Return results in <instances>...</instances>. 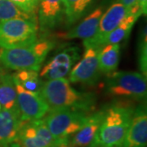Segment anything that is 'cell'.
<instances>
[{"instance_id": "obj_1", "label": "cell", "mask_w": 147, "mask_h": 147, "mask_svg": "<svg viewBox=\"0 0 147 147\" xmlns=\"http://www.w3.org/2000/svg\"><path fill=\"white\" fill-rule=\"evenodd\" d=\"M39 94L47 103L49 111L70 109L87 114L94 109L96 100L94 93L77 91L65 78L43 83Z\"/></svg>"}, {"instance_id": "obj_2", "label": "cell", "mask_w": 147, "mask_h": 147, "mask_svg": "<svg viewBox=\"0 0 147 147\" xmlns=\"http://www.w3.org/2000/svg\"><path fill=\"white\" fill-rule=\"evenodd\" d=\"M135 108L127 101H117L103 109V118L94 141L88 147H119L123 143Z\"/></svg>"}, {"instance_id": "obj_3", "label": "cell", "mask_w": 147, "mask_h": 147, "mask_svg": "<svg viewBox=\"0 0 147 147\" xmlns=\"http://www.w3.org/2000/svg\"><path fill=\"white\" fill-rule=\"evenodd\" d=\"M55 44L56 42L52 40L42 39L28 47L0 48V64L16 71L21 69L38 71Z\"/></svg>"}, {"instance_id": "obj_4", "label": "cell", "mask_w": 147, "mask_h": 147, "mask_svg": "<svg viewBox=\"0 0 147 147\" xmlns=\"http://www.w3.org/2000/svg\"><path fill=\"white\" fill-rule=\"evenodd\" d=\"M105 88L106 93L110 96L146 100V77L141 72L115 71L108 74Z\"/></svg>"}, {"instance_id": "obj_5", "label": "cell", "mask_w": 147, "mask_h": 147, "mask_svg": "<svg viewBox=\"0 0 147 147\" xmlns=\"http://www.w3.org/2000/svg\"><path fill=\"white\" fill-rule=\"evenodd\" d=\"M38 21L12 19L0 21V48L30 46L38 39Z\"/></svg>"}, {"instance_id": "obj_6", "label": "cell", "mask_w": 147, "mask_h": 147, "mask_svg": "<svg viewBox=\"0 0 147 147\" xmlns=\"http://www.w3.org/2000/svg\"><path fill=\"white\" fill-rule=\"evenodd\" d=\"M87 114L79 110L58 109L48 111L43 119L60 145L68 144L70 137L84 124Z\"/></svg>"}, {"instance_id": "obj_7", "label": "cell", "mask_w": 147, "mask_h": 147, "mask_svg": "<svg viewBox=\"0 0 147 147\" xmlns=\"http://www.w3.org/2000/svg\"><path fill=\"white\" fill-rule=\"evenodd\" d=\"M16 142L21 147H56L60 146L42 119L25 121L20 128Z\"/></svg>"}, {"instance_id": "obj_8", "label": "cell", "mask_w": 147, "mask_h": 147, "mask_svg": "<svg viewBox=\"0 0 147 147\" xmlns=\"http://www.w3.org/2000/svg\"><path fill=\"white\" fill-rule=\"evenodd\" d=\"M127 14V8L120 2L114 3L100 16L96 34L89 38L84 39V47L100 49L103 47L105 38L120 24Z\"/></svg>"}, {"instance_id": "obj_9", "label": "cell", "mask_w": 147, "mask_h": 147, "mask_svg": "<svg viewBox=\"0 0 147 147\" xmlns=\"http://www.w3.org/2000/svg\"><path fill=\"white\" fill-rule=\"evenodd\" d=\"M79 58V47L75 46L65 47L43 65L39 75L47 80L65 78L69 74Z\"/></svg>"}, {"instance_id": "obj_10", "label": "cell", "mask_w": 147, "mask_h": 147, "mask_svg": "<svg viewBox=\"0 0 147 147\" xmlns=\"http://www.w3.org/2000/svg\"><path fill=\"white\" fill-rule=\"evenodd\" d=\"M98 50L88 47L83 57L74 66L69 74V81L74 84L94 85L100 77L98 64Z\"/></svg>"}, {"instance_id": "obj_11", "label": "cell", "mask_w": 147, "mask_h": 147, "mask_svg": "<svg viewBox=\"0 0 147 147\" xmlns=\"http://www.w3.org/2000/svg\"><path fill=\"white\" fill-rule=\"evenodd\" d=\"M14 83L16 89L17 108L20 111L21 119L23 121L36 120L41 119L46 115L49 108L40 94L29 92L24 89L18 83L15 81Z\"/></svg>"}, {"instance_id": "obj_12", "label": "cell", "mask_w": 147, "mask_h": 147, "mask_svg": "<svg viewBox=\"0 0 147 147\" xmlns=\"http://www.w3.org/2000/svg\"><path fill=\"white\" fill-rule=\"evenodd\" d=\"M147 112L146 103L135 108L125 138L119 147H146Z\"/></svg>"}, {"instance_id": "obj_13", "label": "cell", "mask_w": 147, "mask_h": 147, "mask_svg": "<svg viewBox=\"0 0 147 147\" xmlns=\"http://www.w3.org/2000/svg\"><path fill=\"white\" fill-rule=\"evenodd\" d=\"M36 10L38 29L42 32L58 26L65 16L63 0H38Z\"/></svg>"}, {"instance_id": "obj_14", "label": "cell", "mask_w": 147, "mask_h": 147, "mask_svg": "<svg viewBox=\"0 0 147 147\" xmlns=\"http://www.w3.org/2000/svg\"><path fill=\"white\" fill-rule=\"evenodd\" d=\"M24 122L18 108L0 110V147H9L16 142Z\"/></svg>"}, {"instance_id": "obj_15", "label": "cell", "mask_w": 147, "mask_h": 147, "mask_svg": "<svg viewBox=\"0 0 147 147\" xmlns=\"http://www.w3.org/2000/svg\"><path fill=\"white\" fill-rule=\"evenodd\" d=\"M103 109L87 115L84 124L70 137L69 144L73 147H88L94 141L103 118Z\"/></svg>"}, {"instance_id": "obj_16", "label": "cell", "mask_w": 147, "mask_h": 147, "mask_svg": "<svg viewBox=\"0 0 147 147\" xmlns=\"http://www.w3.org/2000/svg\"><path fill=\"white\" fill-rule=\"evenodd\" d=\"M103 14L102 7L93 10L89 15L86 16L78 26L66 33L58 34V38L64 40H70L75 38L87 39L96 34L100 16Z\"/></svg>"}, {"instance_id": "obj_17", "label": "cell", "mask_w": 147, "mask_h": 147, "mask_svg": "<svg viewBox=\"0 0 147 147\" xmlns=\"http://www.w3.org/2000/svg\"><path fill=\"white\" fill-rule=\"evenodd\" d=\"M121 47L119 44H107L98 50V64L100 72L110 74L115 71L120 59Z\"/></svg>"}, {"instance_id": "obj_18", "label": "cell", "mask_w": 147, "mask_h": 147, "mask_svg": "<svg viewBox=\"0 0 147 147\" xmlns=\"http://www.w3.org/2000/svg\"><path fill=\"white\" fill-rule=\"evenodd\" d=\"M0 105L2 110L17 108L16 89L12 74L0 70Z\"/></svg>"}, {"instance_id": "obj_19", "label": "cell", "mask_w": 147, "mask_h": 147, "mask_svg": "<svg viewBox=\"0 0 147 147\" xmlns=\"http://www.w3.org/2000/svg\"><path fill=\"white\" fill-rule=\"evenodd\" d=\"M139 16H140L131 12H127V14L124 17V19L121 21L120 24L113 31L110 32L105 38L103 42V46L107 44H119V42L127 38L130 34L132 27L135 25Z\"/></svg>"}, {"instance_id": "obj_20", "label": "cell", "mask_w": 147, "mask_h": 147, "mask_svg": "<svg viewBox=\"0 0 147 147\" xmlns=\"http://www.w3.org/2000/svg\"><path fill=\"white\" fill-rule=\"evenodd\" d=\"M14 81L18 83L24 89L39 94L43 82L40 79L38 71L31 69L17 70L12 74Z\"/></svg>"}, {"instance_id": "obj_21", "label": "cell", "mask_w": 147, "mask_h": 147, "mask_svg": "<svg viewBox=\"0 0 147 147\" xmlns=\"http://www.w3.org/2000/svg\"><path fill=\"white\" fill-rule=\"evenodd\" d=\"M95 0H63L65 16L69 25L75 23L84 16Z\"/></svg>"}, {"instance_id": "obj_22", "label": "cell", "mask_w": 147, "mask_h": 147, "mask_svg": "<svg viewBox=\"0 0 147 147\" xmlns=\"http://www.w3.org/2000/svg\"><path fill=\"white\" fill-rule=\"evenodd\" d=\"M12 19H26L37 21V16L36 15L24 11L11 0H0V21Z\"/></svg>"}, {"instance_id": "obj_23", "label": "cell", "mask_w": 147, "mask_h": 147, "mask_svg": "<svg viewBox=\"0 0 147 147\" xmlns=\"http://www.w3.org/2000/svg\"><path fill=\"white\" fill-rule=\"evenodd\" d=\"M139 67L141 73L146 77L147 75V35H146V27L142 30L140 40H139Z\"/></svg>"}, {"instance_id": "obj_24", "label": "cell", "mask_w": 147, "mask_h": 147, "mask_svg": "<svg viewBox=\"0 0 147 147\" xmlns=\"http://www.w3.org/2000/svg\"><path fill=\"white\" fill-rule=\"evenodd\" d=\"M21 9L30 14L36 15L38 0H11Z\"/></svg>"}, {"instance_id": "obj_25", "label": "cell", "mask_w": 147, "mask_h": 147, "mask_svg": "<svg viewBox=\"0 0 147 147\" xmlns=\"http://www.w3.org/2000/svg\"><path fill=\"white\" fill-rule=\"evenodd\" d=\"M119 2H120L121 3L126 7L127 11L137 5V0H119Z\"/></svg>"}, {"instance_id": "obj_26", "label": "cell", "mask_w": 147, "mask_h": 147, "mask_svg": "<svg viewBox=\"0 0 147 147\" xmlns=\"http://www.w3.org/2000/svg\"><path fill=\"white\" fill-rule=\"evenodd\" d=\"M138 6L140 7L142 15L146 16L147 13V0H137Z\"/></svg>"}, {"instance_id": "obj_27", "label": "cell", "mask_w": 147, "mask_h": 147, "mask_svg": "<svg viewBox=\"0 0 147 147\" xmlns=\"http://www.w3.org/2000/svg\"><path fill=\"white\" fill-rule=\"evenodd\" d=\"M56 147H73V146H71L69 144H62V145H60V146H56Z\"/></svg>"}, {"instance_id": "obj_28", "label": "cell", "mask_w": 147, "mask_h": 147, "mask_svg": "<svg viewBox=\"0 0 147 147\" xmlns=\"http://www.w3.org/2000/svg\"><path fill=\"white\" fill-rule=\"evenodd\" d=\"M9 147H21L19 146V144L18 143H16V142H14V143H12L11 145Z\"/></svg>"}, {"instance_id": "obj_29", "label": "cell", "mask_w": 147, "mask_h": 147, "mask_svg": "<svg viewBox=\"0 0 147 147\" xmlns=\"http://www.w3.org/2000/svg\"><path fill=\"white\" fill-rule=\"evenodd\" d=\"M93 147H106V146H93Z\"/></svg>"}, {"instance_id": "obj_30", "label": "cell", "mask_w": 147, "mask_h": 147, "mask_svg": "<svg viewBox=\"0 0 147 147\" xmlns=\"http://www.w3.org/2000/svg\"><path fill=\"white\" fill-rule=\"evenodd\" d=\"M2 110V107H1V105H0V110Z\"/></svg>"}]
</instances>
